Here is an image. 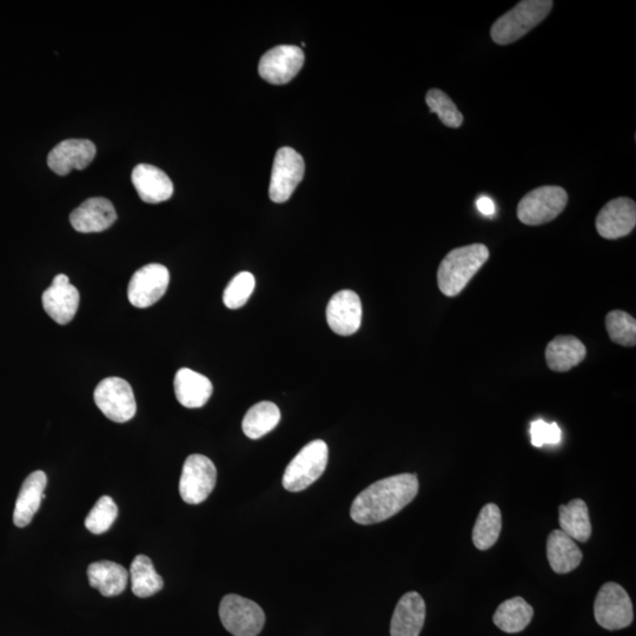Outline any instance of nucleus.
Segmentation results:
<instances>
[{"mask_svg": "<svg viewBox=\"0 0 636 636\" xmlns=\"http://www.w3.org/2000/svg\"><path fill=\"white\" fill-rule=\"evenodd\" d=\"M419 493L415 474L387 477L364 489L351 505L350 516L360 525H374L393 518Z\"/></svg>", "mask_w": 636, "mask_h": 636, "instance_id": "1", "label": "nucleus"}, {"mask_svg": "<svg viewBox=\"0 0 636 636\" xmlns=\"http://www.w3.org/2000/svg\"><path fill=\"white\" fill-rule=\"evenodd\" d=\"M488 258V248L480 243L450 251L443 258L437 271V283L441 293L448 297L459 295Z\"/></svg>", "mask_w": 636, "mask_h": 636, "instance_id": "2", "label": "nucleus"}, {"mask_svg": "<svg viewBox=\"0 0 636 636\" xmlns=\"http://www.w3.org/2000/svg\"><path fill=\"white\" fill-rule=\"evenodd\" d=\"M552 0H523L501 16L492 26L490 35L498 45H509L526 36L545 21L553 9Z\"/></svg>", "mask_w": 636, "mask_h": 636, "instance_id": "3", "label": "nucleus"}, {"mask_svg": "<svg viewBox=\"0 0 636 636\" xmlns=\"http://www.w3.org/2000/svg\"><path fill=\"white\" fill-rule=\"evenodd\" d=\"M328 459L329 449L326 442L315 440L308 443L289 463L284 472V489L297 493L313 485L326 470Z\"/></svg>", "mask_w": 636, "mask_h": 636, "instance_id": "4", "label": "nucleus"}, {"mask_svg": "<svg viewBox=\"0 0 636 636\" xmlns=\"http://www.w3.org/2000/svg\"><path fill=\"white\" fill-rule=\"evenodd\" d=\"M567 191L556 185L540 187L522 198L518 218L526 225H542L555 220L567 207Z\"/></svg>", "mask_w": 636, "mask_h": 636, "instance_id": "5", "label": "nucleus"}, {"mask_svg": "<svg viewBox=\"0 0 636 636\" xmlns=\"http://www.w3.org/2000/svg\"><path fill=\"white\" fill-rule=\"evenodd\" d=\"M596 622L607 631H619L632 625L633 604L625 588L619 583L607 582L600 588L594 602Z\"/></svg>", "mask_w": 636, "mask_h": 636, "instance_id": "6", "label": "nucleus"}, {"mask_svg": "<svg viewBox=\"0 0 636 636\" xmlns=\"http://www.w3.org/2000/svg\"><path fill=\"white\" fill-rule=\"evenodd\" d=\"M220 618L224 628L234 636H257L265 624L263 609L256 602L236 594L224 596Z\"/></svg>", "mask_w": 636, "mask_h": 636, "instance_id": "7", "label": "nucleus"}, {"mask_svg": "<svg viewBox=\"0 0 636 636\" xmlns=\"http://www.w3.org/2000/svg\"><path fill=\"white\" fill-rule=\"evenodd\" d=\"M94 399L99 410L112 422L125 423L136 415L134 390L121 377H108L99 382Z\"/></svg>", "mask_w": 636, "mask_h": 636, "instance_id": "8", "label": "nucleus"}, {"mask_svg": "<svg viewBox=\"0 0 636 636\" xmlns=\"http://www.w3.org/2000/svg\"><path fill=\"white\" fill-rule=\"evenodd\" d=\"M217 469L209 457L194 454L184 462L180 494L189 505H200L216 486Z\"/></svg>", "mask_w": 636, "mask_h": 636, "instance_id": "9", "label": "nucleus"}, {"mask_svg": "<svg viewBox=\"0 0 636 636\" xmlns=\"http://www.w3.org/2000/svg\"><path fill=\"white\" fill-rule=\"evenodd\" d=\"M304 171L306 164L296 150L288 147L278 150L271 171L270 200L275 203L287 202L302 182Z\"/></svg>", "mask_w": 636, "mask_h": 636, "instance_id": "10", "label": "nucleus"}, {"mask_svg": "<svg viewBox=\"0 0 636 636\" xmlns=\"http://www.w3.org/2000/svg\"><path fill=\"white\" fill-rule=\"evenodd\" d=\"M169 282V270L164 265H145L131 277L128 287L130 303L141 309L154 306L167 293Z\"/></svg>", "mask_w": 636, "mask_h": 636, "instance_id": "11", "label": "nucleus"}, {"mask_svg": "<svg viewBox=\"0 0 636 636\" xmlns=\"http://www.w3.org/2000/svg\"><path fill=\"white\" fill-rule=\"evenodd\" d=\"M304 59V52L298 46H276L261 58L258 72L264 81L270 84H287L301 71Z\"/></svg>", "mask_w": 636, "mask_h": 636, "instance_id": "12", "label": "nucleus"}, {"mask_svg": "<svg viewBox=\"0 0 636 636\" xmlns=\"http://www.w3.org/2000/svg\"><path fill=\"white\" fill-rule=\"evenodd\" d=\"M636 225V204L620 197L608 202L596 217V230L606 240H616L632 233Z\"/></svg>", "mask_w": 636, "mask_h": 636, "instance_id": "13", "label": "nucleus"}, {"mask_svg": "<svg viewBox=\"0 0 636 636\" xmlns=\"http://www.w3.org/2000/svg\"><path fill=\"white\" fill-rule=\"evenodd\" d=\"M78 289L69 281V277L61 274L53 278L51 287L44 291L42 302L46 314L58 324L70 323L74 320L79 307Z\"/></svg>", "mask_w": 636, "mask_h": 636, "instance_id": "14", "label": "nucleus"}, {"mask_svg": "<svg viewBox=\"0 0 636 636\" xmlns=\"http://www.w3.org/2000/svg\"><path fill=\"white\" fill-rule=\"evenodd\" d=\"M327 322L331 330L340 336H350L359 331L362 323V303L353 290H341L330 298Z\"/></svg>", "mask_w": 636, "mask_h": 636, "instance_id": "15", "label": "nucleus"}, {"mask_svg": "<svg viewBox=\"0 0 636 636\" xmlns=\"http://www.w3.org/2000/svg\"><path fill=\"white\" fill-rule=\"evenodd\" d=\"M96 152V145L89 139H66L51 150L48 165L57 175L66 176L72 170L88 168Z\"/></svg>", "mask_w": 636, "mask_h": 636, "instance_id": "16", "label": "nucleus"}, {"mask_svg": "<svg viewBox=\"0 0 636 636\" xmlns=\"http://www.w3.org/2000/svg\"><path fill=\"white\" fill-rule=\"evenodd\" d=\"M117 220V212L109 200L103 197L89 198L71 212L70 222L78 233H102Z\"/></svg>", "mask_w": 636, "mask_h": 636, "instance_id": "17", "label": "nucleus"}, {"mask_svg": "<svg viewBox=\"0 0 636 636\" xmlns=\"http://www.w3.org/2000/svg\"><path fill=\"white\" fill-rule=\"evenodd\" d=\"M131 181L145 203H162L170 200L174 194V184L170 177L155 165L138 164L132 171Z\"/></svg>", "mask_w": 636, "mask_h": 636, "instance_id": "18", "label": "nucleus"}, {"mask_svg": "<svg viewBox=\"0 0 636 636\" xmlns=\"http://www.w3.org/2000/svg\"><path fill=\"white\" fill-rule=\"evenodd\" d=\"M426 620V602L416 592L403 595L390 625L392 636H419Z\"/></svg>", "mask_w": 636, "mask_h": 636, "instance_id": "19", "label": "nucleus"}, {"mask_svg": "<svg viewBox=\"0 0 636 636\" xmlns=\"http://www.w3.org/2000/svg\"><path fill=\"white\" fill-rule=\"evenodd\" d=\"M46 485H48V477L42 470H37L26 477L16 501L15 512H13V523L18 528L30 525L33 516L41 508L42 500L45 499Z\"/></svg>", "mask_w": 636, "mask_h": 636, "instance_id": "20", "label": "nucleus"}, {"mask_svg": "<svg viewBox=\"0 0 636 636\" xmlns=\"http://www.w3.org/2000/svg\"><path fill=\"white\" fill-rule=\"evenodd\" d=\"M174 388L178 402L189 409L205 406L214 392V387H212L208 377L189 368L177 371Z\"/></svg>", "mask_w": 636, "mask_h": 636, "instance_id": "21", "label": "nucleus"}, {"mask_svg": "<svg viewBox=\"0 0 636 636\" xmlns=\"http://www.w3.org/2000/svg\"><path fill=\"white\" fill-rule=\"evenodd\" d=\"M581 549L575 540L563 533L561 529L554 530L547 540V558L556 574H567L578 568L582 561Z\"/></svg>", "mask_w": 636, "mask_h": 636, "instance_id": "22", "label": "nucleus"}, {"mask_svg": "<svg viewBox=\"0 0 636 636\" xmlns=\"http://www.w3.org/2000/svg\"><path fill=\"white\" fill-rule=\"evenodd\" d=\"M90 586L94 587L106 598L121 595L128 586L127 569L111 561L91 563L88 568Z\"/></svg>", "mask_w": 636, "mask_h": 636, "instance_id": "23", "label": "nucleus"}, {"mask_svg": "<svg viewBox=\"0 0 636 636\" xmlns=\"http://www.w3.org/2000/svg\"><path fill=\"white\" fill-rule=\"evenodd\" d=\"M585 344L574 336H558L548 344L546 361L548 367L556 373H565L585 360Z\"/></svg>", "mask_w": 636, "mask_h": 636, "instance_id": "24", "label": "nucleus"}, {"mask_svg": "<svg viewBox=\"0 0 636 636\" xmlns=\"http://www.w3.org/2000/svg\"><path fill=\"white\" fill-rule=\"evenodd\" d=\"M534 609L525 599L516 596L509 599L496 609L494 614V624L502 632L514 634L525 631L532 621Z\"/></svg>", "mask_w": 636, "mask_h": 636, "instance_id": "25", "label": "nucleus"}, {"mask_svg": "<svg viewBox=\"0 0 636 636\" xmlns=\"http://www.w3.org/2000/svg\"><path fill=\"white\" fill-rule=\"evenodd\" d=\"M281 421L280 409L273 402L263 401L255 404L245 414L242 428L251 440L261 439L277 427Z\"/></svg>", "mask_w": 636, "mask_h": 636, "instance_id": "26", "label": "nucleus"}, {"mask_svg": "<svg viewBox=\"0 0 636 636\" xmlns=\"http://www.w3.org/2000/svg\"><path fill=\"white\" fill-rule=\"evenodd\" d=\"M559 522L563 533L573 540L587 542L592 535V523L589 519L588 507L585 501L572 500L568 505L559 509Z\"/></svg>", "mask_w": 636, "mask_h": 636, "instance_id": "27", "label": "nucleus"}, {"mask_svg": "<svg viewBox=\"0 0 636 636\" xmlns=\"http://www.w3.org/2000/svg\"><path fill=\"white\" fill-rule=\"evenodd\" d=\"M132 593L138 598H150L161 592L164 581L156 572L154 563L147 555H137L130 567Z\"/></svg>", "mask_w": 636, "mask_h": 636, "instance_id": "28", "label": "nucleus"}, {"mask_svg": "<svg viewBox=\"0 0 636 636\" xmlns=\"http://www.w3.org/2000/svg\"><path fill=\"white\" fill-rule=\"evenodd\" d=\"M502 529L501 510L494 503H488L481 509L473 530L474 545L480 551H487L492 548Z\"/></svg>", "mask_w": 636, "mask_h": 636, "instance_id": "29", "label": "nucleus"}, {"mask_svg": "<svg viewBox=\"0 0 636 636\" xmlns=\"http://www.w3.org/2000/svg\"><path fill=\"white\" fill-rule=\"evenodd\" d=\"M606 328L611 340L624 347H634L636 343L635 318L625 311L614 310L606 317Z\"/></svg>", "mask_w": 636, "mask_h": 636, "instance_id": "30", "label": "nucleus"}, {"mask_svg": "<svg viewBox=\"0 0 636 636\" xmlns=\"http://www.w3.org/2000/svg\"><path fill=\"white\" fill-rule=\"evenodd\" d=\"M426 102L429 106L430 112L439 116L440 121L448 128L457 129L460 128L463 123V115L457 109L453 99L450 98L445 92L439 89H432L428 91L426 96Z\"/></svg>", "mask_w": 636, "mask_h": 636, "instance_id": "31", "label": "nucleus"}, {"mask_svg": "<svg viewBox=\"0 0 636 636\" xmlns=\"http://www.w3.org/2000/svg\"><path fill=\"white\" fill-rule=\"evenodd\" d=\"M118 516V507L110 496H102L85 519V527L92 534L101 535L114 525Z\"/></svg>", "mask_w": 636, "mask_h": 636, "instance_id": "32", "label": "nucleus"}, {"mask_svg": "<svg viewBox=\"0 0 636 636\" xmlns=\"http://www.w3.org/2000/svg\"><path fill=\"white\" fill-rule=\"evenodd\" d=\"M255 277L248 271L236 275L225 288L223 302L229 309H240L245 306L255 290Z\"/></svg>", "mask_w": 636, "mask_h": 636, "instance_id": "33", "label": "nucleus"}, {"mask_svg": "<svg viewBox=\"0 0 636 636\" xmlns=\"http://www.w3.org/2000/svg\"><path fill=\"white\" fill-rule=\"evenodd\" d=\"M532 445L541 448L545 445H558L561 441V429L558 424L547 423L543 420L534 421L530 426Z\"/></svg>", "mask_w": 636, "mask_h": 636, "instance_id": "34", "label": "nucleus"}, {"mask_svg": "<svg viewBox=\"0 0 636 636\" xmlns=\"http://www.w3.org/2000/svg\"><path fill=\"white\" fill-rule=\"evenodd\" d=\"M476 205L477 209H479L483 215L492 216L495 214V204L488 196H481L479 200H477Z\"/></svg>", "mask_w": 636, "mask_h": 636, "instance_id": "35", "label": "nucleus"}]
</instances>
